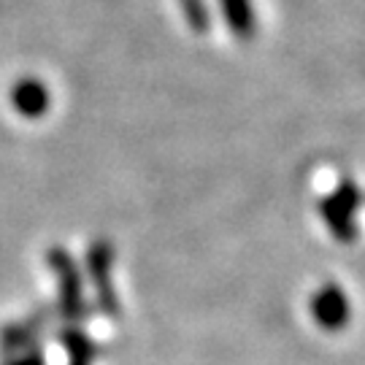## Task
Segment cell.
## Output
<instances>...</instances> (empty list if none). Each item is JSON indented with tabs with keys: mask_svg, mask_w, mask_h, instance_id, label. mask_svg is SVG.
<instances>
[{
	"mask_svg": "<svg viewBox=\"0 0 365 365\" xmlns=\"http://www.w3.org/2000/svg\"><path fill=\"white\" fill-rule=\"evenodd\" d=\"M9 365H43V354L33 352V354H27V357H19V360H14V363H9Z\"/></svg>",
	"mask_w": 365,
	"mask_h": 365,
	"instance_id": "cell-3",
	"label": "cell"
},
{
	"mask_svg": "<svg viewBox=\"0 0 365 365\" xmlns=\"http://www.w3.org/2000/svg\"><path fill=\"white\" fill-rule=\"evenodd\" d=\"M314 312L325 327H339L346 319V306L339 292H322V298L314 303Z\"/></svg>",
	"mask_w": 365,
	"mask_h": 365,
	"instance_id": "cell-1",
	"label": "cell"
},
{
	"mask_svg": "<svg viewBox=\"0 0 365 365\" xmlns=\"http://www.w3.org/2000/svg\"><path fill=\"white\" fill-rule=\"evenodd\" d=\"M14 106L22 111V114H41L43 106H46V95L41 90V84L36 81H25L14 90Z\"/></svg>",
	"mask_w": 365,
	"mask_h": 365,
	"instance_id": "cell-2",
	"label": "cell"
}]
</instances>
